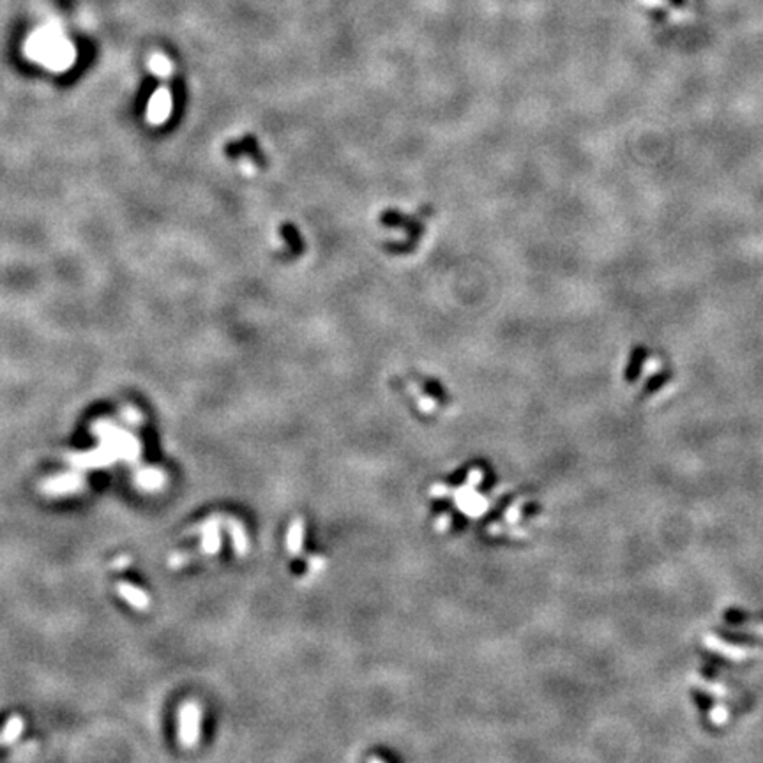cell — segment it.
<instances>
[{"instance_id":"obj_2","label":"cell","mask_w":763,"mask_h":763,"mask_svg":"<svg viewBox=\"0 0 763 763\" xmlns=\"http://www.w3.org/2000/svg\"><path fill=\"white\" fill-rule=\"evenodd\" d=\"M170 96L166 94V90H159V93L154 94L152 101L149 104V120L150 122H161L166 115H168L170 110Z\"/></svg>"},{"instance_id":"obj_5","label":"cell","mask_w":763,"mask_h":763,"mask_svg":"<svg viewBox=\"0 0 763 763\" xmlns=\"http://www.w3.org/2000/svg\"><path fill=\"white\" fill-rule=\"evenodd\" d=\"M74 479H77V477L73 476H62L58 477V479L48 483V490L54 491V493H65V491H71L74 486L73 483Z\"/></svg>"},{"instance_id":"obj_3","label":"cell","mask_w":763,"mask_h":763,"mask_svg":"<svg viewBox=\"0 0 763 763\" xmlns=\"http://www.w3.org/2000/svg\"><path fill=\"white\" fill-rule=\"evenodd\" d=\"M22 730H24V719L19 716L9 717L8 725L4 726V732H2V737H0V742L2 744H11V742H15L18 739Z\"/></svg>"},{"instance_id":"obj_4","label":"cell","mask_w":763,"mask_h":763,"mask_svg":"<svg viewBox=\"0 0 763 763\" xmlns=\"http://www.w3.org/2000/svg\"><path fill=\"white\" fill-rule=\"evenodd\" d=\"M119 592L126 601H129L131 604L136 606V608H143L147 604V597L143 595V592H140L138 588H134L133 585H127V583H120Z\"/></svg>"},{"instance_id":"obj_1","label":"cell","mask_w":763,"mask_h":763,"mask_svg":"<svg viewBox=\"0 0 763 763\" xmlns=\"http://www.w3.org/2000/svg\"><path fill=\"white\" fill-rule=\"evenodd\" d=\"M25 55L51 73H65L77 61V50L57 25L38 29L27 39Z\"/></svg>"}]
</instances>
